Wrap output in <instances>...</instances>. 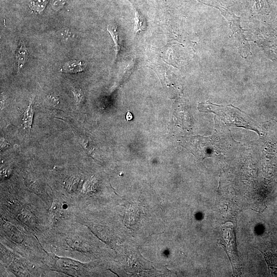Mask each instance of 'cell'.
Masks as SVG:
<instances>
[{
	"mask_svg": "<svg viewBox=\"0 0 277 277\" xmlns=\"http://www.w3.org/2000/svg\"><path fill=\"white\" fill-rule=\"evenodd\" d=\"M224 15L230 22V27L237 39L238 49L241 52V54L248 55L250 52L249 45L240 27L238 18L234 15H231L230 13L229 14L227 12H225Z\"/></svg>",
	"mask_w": 277,
	"mask_h": 277,
	"instance_id": "obj_2",
	"label": "cell"
},
{
	"mask_svg": "<svg viewBox=\"0 0 277 277\" xmlns=\"http://www.w3.org/2000/svg\"><path fill=\"white\" fill-rule=\"evenodd\" d=\"M73 92L76 102L79 103L82 97V93L81 89L77 88H74L73 89Z\"/></svg>",
	"mask_w": 277,
	"mask_h": 277,
	"instance_id": "obj_10",
	"label": "cell"
},
{
	"mask_svg": "<svg viewBox=\"0 0 277 277\" xmlns=\"http://www.w3.org/2000/svg\"><path fill=\"white\" fill-rule=\"evenodd\" d=\"M66 0H54L52 8L55 10H58L63 7Z\"/></svg>",
	"mask_w": 277,
	"mask_h": 277,
	"instance_id": "obj_9",
	"label": "cell"
},
{
	"mask_svg": "<svg viewBox=\"0 0 277 277\" xmlns=\"http://www.w3.org/2000/svg\"><path fill=\"white\" fill-rule=\"evenodd\" d=\"M197 109L201 112H211L215 114L229 126L244 127L258 133L245 113L232 105L220 106L208 101L199 103Z\"/></svg>",
	"mask_w": 277,
	"mask_h": 277,
	"instance_id": "obj_1",
	"label": "cell"
},
{
	"mask_svg": "<svg viewBox=\"0 0 277 277\" xmlns=\"http://www.w3.org/2000/svg\"><path fill=\"white\" fill-rule=\"evenodd\" d=\"M33 113V112L31 107L29 106L28 108L26 109L23 118L24 125L27 128L30 129L31 127Z\"/></svg>",
	"mask_w": 277,
	"mask_h": 277,
	"instance_id": "obj_8",
	"label": "cell"
},
{
	"mask_svg": "<svg viewBox=\"0 0 277 277\" xmlns=\"http://www.w3.org/2000/svg\"><path fill=\"white\" fill-rule=\"evenodd\" d=\"M62 69L65 72L76 73L84 71L85 64L81 61L73 60L67 62Z\"/></svg>",
	"mask_w": 277,
	"mask_h": 277,
	"instance_id": "obj_3",
	"label": "cell"
},
{
	"mask_svg": "<svg viewBox=\"0 0 277 277\" xmlns=\"http://www.w3.org/2000/svg\"><path fill=\"white\" fill-rule=\"evenodd\" d=\"M28 56V53L25 43L23 41H20L19 47L16 56L18 71H19L24 66Z\"/></svg>",
	"mask_w": 277,
	"mask_h": 277,
	"instance_id": "obj_4",
	"label": "cell"
},
{
	"mask_svg": "<svg viewBox=\"0 0 277 277\" xmlns=\"http://www.w3.org/2000/svg\"><path fill=\"white\" fill-rule=\"evenodd\" d=\"M107 30L110 34L112 39L114 43V47L115 48V50L117 53L120 50V43L118 39V32L117 30V28L116 26L114 24H110L107 26Z\"/></svg>",
	"mask_w": 277,
	"mask_h": 277,
	"instance_id": "obj_6",
	"label": "cell"
},
{
	"mask_svg": "<svg viewBox=\"0 0 277 277\" xmlns=\"http://www.w3.org/2000/svg\"><path fill=\"white\" fill-rule=\"evenodd\" d=\"M146 21L145 17L136 10L134 16V30L137 33L145 31L146 28Z\"/></svg>",
	"mask_w": 277,
	"mask_h": 277,
	"instance_id": "obj_5",
	"label": "cell"
},
{
	"mask_svg": "<svg viewBox=\"0 0 277 277\" xmlns=\"http://www.w3.org/2000/svg\"><path fill=\"white\" fill-rule=\"evenodd\" d=\"M71 35L70 32L68 29H65L60 31V36L64 39H67Z\"/></svg>",
	"mask_w": 277,
	"mask_h": 277,
	"instance_id": "obj_11",
	"label": "cell"
},
{
	"mask_svg": "<svg viewBox=\"0 0 277 277\" xmlns=\"http://www.w3.org/2000/svg\"><path fill=\"white\" fill-rule=\"evenodd\" d=\"M47 3V0H30L29 7L32 10L40 12L44 9Z\"/></svg>",
	"mask_w": 277,
	"mask_h": 277,
	"instance_id": "obj_7",
	"label": "cell"
},
{
	"mask_svg": "<svg viewBox=\"0 0 277 277\" xmlns=\"http://www.w3.org/2000/svg\"><path fill=\"white\" fill-rule=\"evenodd\" d=\"M125 117L127 121H131L133 119V115L131 112L128 111L127 112Z\"/></svg>",
	"mask_w": 277,
	"mask_h": 277,
	"instance_id": "obj_12",
	"label": "cell"
}]
</instances>
